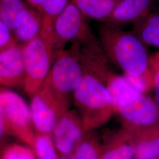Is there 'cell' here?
Masks as SVG:
<instances>
[{"label": "cell", "instance_id": "obj_7", "mask_svg": "<svg viewBox=\"0 0 159 159\" xmlns=\"http://www.w3.org/2000/svg\"><path fill=\"white\" fill-rule=\"evenodd\" d=\"M0 19L18 40L34 30L40 15L26 0H0Z\"/></svg>", "mask_w": 159, "mask_h": 159}, {"label": "cell", "instance_id": "obj_16", "mask_svg": "<svg viewBox=\"0 0 159 159\" xmlns=\"http://www.w3.org/2000/svg\"><path fill=\"white\" fill-rule=\"evenodd\" d=\"M51 134L35 133L33 150L37 159H58Z\"/></svg>", "mask_w": 159, "mask_h": 159}, {"label": "cell", "instance_id": "obj_22", "mask_svg": "<svg viewBox=\"0 0 159 159\" xmlns=\"http://www.w3.org/2000/svg\"><path fill=\"white\" fill-rule=\"evenodd\" d=\"M74 159H98L95 148L90 143H81L77 149Z\"/></svg>", "mask_w": 159, "mask_h": 159}, {"label": "cell", "instance_id": "obj_26", "mask_svg": "<svg viewBox=\"0 0 159 159\" xmlns=\"http://www.w3.org/2000/svg\"><path fill=\"white\" fill-rule=\"evenodd\" d=\"M73 159V158H66V159Z\"/></svg>", "mask_w": 159, "mask_h": 159}, {"label": "cell", "instance_id": "obj_20", "mask_svg": "<svg viewBox=\"0 0 159 159\" xmlns=\"http://www.w3.org/2000/svg\"><path fill=\"white\" fill-rule=\"evenodd\" d=\"M136 152L135 148L130 145H123L108 152L102 159H131Z\"/></svg>", "mask_w": 159, "mask_h": 159}, {"label": "cell", "instance_id": "obj_15", "mask_svg": "<svg viewBox=\"0 0 159 159\" xmlns=\"http://www.w3.org/2000/svg\"><path fill=\"white\" fill-rule=\"evenodd\" d=\"M27 3L40 15L43 25H51L63 11L70 0H26Z\"/></svg>", "mask_w": 159, "mask_h": 159}, {"label": "cell", "instance_id": "obj_18", "mask_svg": "<svg viewBox=\"0 0 159 159\" xmlns=\"http://www.w3.org/2000/svg\"><path fill=\"white\" fill-rule=\"evenodd\" d=\"M137 159H157L159 157V137L139 143L136 150Z\"/></svg>", "mask_w": 159, "mask_h": 159}, {"label": "cell", "instance_id": "obj_11", "mask_svg": "<svg viewBox=\"0 0 159 159\" xmlns=\"http://www.w3.org/2000/svg\"><path fill=\"white\" fill-rule=\"evenodd\" d=\"M156 0H121L104 23L121 29L134 25L152 11Z\"/></svg>", "mask_w": 159, "mask_h": 159}, {"label": "cell", "instance_id": "obj_24", "mask_svg": "<svg viewBox=\"0 0 159 159\" xmlns=\"http://www.w3.org/2000/svg\"><path fill=\"white\" fill-rule=\"evenodd\" d=\"M156 73L154 77V84L155 87L156 104L159 110V69L155 70Z\"/></svg>", "mask_w": 159, "mask_h": 159}, {"label": "cell", "instance_id": "obj_10", "mask_svg": "<svg viewBox=\"0 0 159 159\" xmlns=\"http://www.w3.org/2000/svg\"><path fill=\"white\" fill-rule=\"evenodd\" d=\"M25 79L23 46L17 43L0 51V85L23 87Z\"/></svg>", "mask_w": 159, "mask_h": 159}, {"label": "cell", "instance_id": "obj_12", "mask_svg": "<svg viewBox=\"0 0 159 159\" xmlns=\"http://www.w3.org/2000/svg\"><path fill=\"white\" fill-rule=\"evenodd\" d=\"M82 127L73 114L67 111L57 120L52 134L57 150L68 155L74 148V144L82 136Z\"/></svg>", "mask_w": 159, "mask_h": 159}, {"label": "cell", "instance_id": "obj_25", "mask_svg": "<svg viewBox=\"0 0 159 159\" xmlns=\"http://www.w3.org/2000/svg\"><path fill=\"white\" fill-rule=\"evenodd\" d=\"M150 66H152L154 70L159 69V52L156 53L153 57L150 59Z\"/></svg>", "mask_w": 159, "mask_h": 159}, {"label": "cell", "instance_id": "obj_5", "mask_svg": "<svg viewBox=\"0 0 159 159\" xmlns=\"http://www.w3.org/2000/svg\"><path fill=\"white\" fill-rule=\"evenodd\" d=\"M22 46L25 67L23 89L32 97L45 81L56 54L40 35Z\"/></svg>", "mask_w": 159, "mask_h": 159}, {"label": "cell", "instance_id": "obj_6", "mask_svg": "<svg viewBox=\"0 0 159 159\" xmlns=\"http://www.w3.org/2000/svg\"><path fill=\"white\" fill-rule=\"evenodd\" d=\"M0 104L10 134L32 148L35 133L30 108L23 97L8 89L0 88Z\"/></svg>", "mask_w": 159, "mask_h": 159}, {"label": "cell", "instance_id": "obj_1", "mask_svg": "<svg viewBox=\"0 0 159 159\" xmlns=\"http://www.w3.org/2000/svg\"><path fill=\"white\" fill-rule=\"evenodd\" d=\"M83 76L73 93L77 106L83 113V129H90L109 117L113 107L108 88L98 78L103 58L90 51H81Z\"/></svg>", "mask_w": 159, "mask_h": 159}, {"label": "cell", "instance_id": "obj_23", "mask_svg": "<svg viewBox=\"0 0 159 159\" xmlns=\"http://www.w3.org/2000/svg\"><path fill=\"white\" fill-rule=\"evenodd\" d=\"M10 134V133L7 123L4 112L0 104V145L2 144L7 137Z\"/></svg>", "mask_w": 159, "mask_h": 159}, {"label": "cell", "instance_id": "obj_4", "mask_svg": "<svg viewBox=\"0 0 159 159\" xmlns=\"http://www.w3.org/2000/svg\"><path fill=\"white\" fill-rule=\"evenodd\" d=\"M80 44L57 52L43 84L50 91L61 113L66 112L67 97L79 85L83 76L80 57Z\"/></svg>", "mask_w": 159, "mask_h": 159}, {"label": "cell", "instance_id": "obj_13", "mask_svg": "<svg viewBox=\"0 0 159 159\" xmlns=\"http://www.w3.org/2000/svg\"><path fill=\"white\" fill-rule=\"evenodd\" d=\"M121 0H70L85 16L104 23Z\"/></svg>", "mask_w": 159, "mask_h": 159}, {"label": "cell", "instance_id": "obj_21", "mask_svg": "<svg viewBox=\"0 0 159 159\" xmlns=\"http://www.w3.org/2000/svg\"><path fill=\"white\" fill-rule=\"evenodd\" d=\"M17 44L11 32L0 19V51Z\"/></svg>", "mask_w": 159, "mask_h": 159}, {"label": "cell", "instance_id": "obj_8", "mask_svg": "<svg viewBox=\"0 0 159 159\" xmlns=\"http://www.w3.org/2000/svg\"><path fill=\"white\" fill-rule=\"evenodd\" d=\"M114 107L128 123L138 126L151 125L159 116L156 104L139 91L121 99Z\"/></svg>", "mask_w": 159, "mask_h": 159}, {"label": "cell", "instance_id": "obj_14", "mask_svg": "<svg viewBox=\"0 0 159 159\" xmlns=\"http://www.w3.org/2000/svg\"><path fill=\"white\" fill-rule=\"evenodd\" d=\"M130 32L144 44L159 47V11L150 12L133 25Z\"/></svg>", "mask_w": 159, "mask_h": 159}, {"label": "cell", "instance_id": "obj_17", "mask_svg": "<svg viewBox=\"0 0 159 159\" xmlns=\"http://www.w3.org/2000/svg\"><path fill=\"white\" fill-rule=\"evenodd\" d=\"M108 91L110 94L113 107L121 98L135 91H138L131 85L125 75L113 76L108 83Z\"/></svg>", "mask_w": 159, "mask_h": 159}, {"label": "cell", "instance_id": "obj_3", "mask_svg": "<svg viewBox=\"0 0 159 159\" xmlns=\"http://www.w3.org/2000/svg\"><path fill=\"white\" fill-rule=\"evenodd\" d=\"M85 16L69 1L50 25H42L40 35L56 53L64 50L68 41L83 44L84 47L100 51L98 41L86 22Z\"/></svg>", "mask_w": 159, "mask_h": 159}, {"label": "cell", "instance_id": "obj_2", "mask_svg": "<svg viewBox=\"0 0 159 159\" xmlns=\"http://www.w3.org/2000/svg\"><path fill=\"white\" fill-rule=\"evenodd\" d=\"M103 48L125 75L150 77V58L145 44L137 36L105 23L98 27Z\"/></svg>", "mask_w": 159, "mask_h": 159}, {"label": "cell", "instance_id": "obj_19", "mask_svg": "<svg viewBox=\"0 0 159 159\" xmlns=\"http://www.w3.org/2000/svg\"><path fill=\"white\" fill-rule=\"evenodd\" d=\"M35 157L31 148L14 144L4 149L0 159H36Z\"/></svg>", "mask_w": 159, "mask_h": 159}, {"label": "cell", "instance_id": "obj_9", "mask_svg": "<svg viewBox=\"0 0 159 159\" xmlns=\"http://www.w3.org/2000/svg\"><path fill=\"white\" fill-rule=\"evenodd\" d=\"M31 97L30 108L35 133L51 135L62 115L57 102L44 84Z\"/></svg>", "mask_w": 159, "mask_h": 159}]
</instances>
